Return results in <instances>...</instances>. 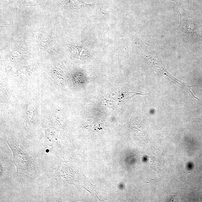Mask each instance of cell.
<instances>
[{"label":"cell","instance_id":"3","mask_svg":"<svg viewBox=\"0 0 202 202\" xmlns=\"http://www.w3.org/2000/svg\"><path fill=\"white\" fill-rule=\"evenodd\" d=\"M181 200V198L180 197V195H174L173 198H172V200L173 201H179Z\"/></svg>","mask_w":202,"mask_h":202},{"label":"cell","instance_id":"1","mask_svg":"<svg viewBox=\"0 0 202 202\" xmlns=\"http://www.w3.org/2000/svg\"><path fill=\"white\" fill-rule=\"evenodd\" d=\"M13 151L14 163L18 174L28 175L34 169V166L32 159L24 150L18 147L17 143H8Z\"/></svg>","mask_w":202,"mask_h":202},{"label":"cell","instance_id":"2","mask_svg":"<svg viewBox=\"0 0 202 202\" xmlns=\"http://www.w3.org/2000/svg\"><path fill=\"white\" fill-rule=\"evenodd\" d=\"M62 4L65 7L69 9H79L93 6V4H87L79 0H61Z\"/></svg>","mask_w":202,"mask_h":202}]
</instances>
